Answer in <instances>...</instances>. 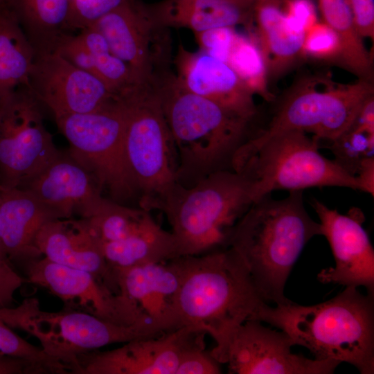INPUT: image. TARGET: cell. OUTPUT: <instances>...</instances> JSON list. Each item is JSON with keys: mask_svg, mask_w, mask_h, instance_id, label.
<instances>
[{"mask_svg": "<svg viewBox=\"0 0 374 374\" xmlns=\"http://www.w3.org/2000/svg\"><path fill=\"white\" fill-rule=\"evenodd\" d=\"M355 177L359 185V190L374 195V157L364 161L360 166Z\"/></svg>", "mask_w": 374, "mask_h": 374, "instance_id": "43", "label": "cell"}, {"mask_svg": "<svg viewBox=\"0 0 374 374\" xmlns=\"http://www.w3.org/2000/svg\"><path fill=\"white\" fill-rule=\"evenodd\" d=\"M319 141L301 131L281 132L238 156L233 169L245 167L251 172L256 201L279 189L336 186L359 190L355 176L320 153Z\"/></svg>", "mask_w": 374, "mask_h": 374, "instance_id": "7", "label": "cell"}, {"mask_svg": "<svg viewBox=\"0 0 374 374\" xmlns=\"http://www.w3.org/2000/svg\"><path fill=\"white\" fill-rule=\"evenodd\" d=\"M101 245L107 262L114 269L166 262L179 257L173 234L162 229L152 217L136 233Z\"/></svg>", "mask_w": 374, "mask_h": 374, "instance_id": "24", "label": "cell"}, {"mask_svg": "<svg viewBox=\"0 0 374 374\" xmlns=\"http://www.w3.org/2000/svg\"><path fill=\"white\" fill-rule=\"evenodd\" d=\"M333 159L355 177L362 163L374 157V96L363 106L352 125L330 142Z\"/></svg>", "mask_w": 374, "mask_h": 374, "instance_id": "28", "label": "cell"}, {"mask_svg": "<svg viewBox=\"0 0 374 374\" xmlns=\"http://www.w3.org/2000/svg\"><path fill=\"white\" fill-rule=\"evenodd\" d=\"M70 0H9L35 55L53 52L67 33Z\"/></svg>", "mask_w": 374, "mask_h": 374, "instance_id": "25", "label": "cell"}, {"mask_svg": "<svg viewBox=\"0 0 374 374\" xmlns=\"http://www.w3.org/2000/svg\"><path fill=\"white\" fill-rule=\"evenodd\" d=\"M215 341L211 355L232 374H330L341 364L292 353L294 344L287 334L256 320L236 326Z\"/></svg>", "mask_w": 374, "mask_h": 374, "instance_id": "11", "label": "cell"}, {"mask_svg": "<svg viewBox=\"0 0 374 374\" xmlns=\"http://www.w3.org/2000/svg\"><path fill=\"white\" fill-rule=\"evenodd\" d=\"M0 355L36 362L46 366L51 374H70L69 366L16 333L0 320Z\"/></svg>", "mask_w": 374, "mask_h": 374, "instance_id": "33", "label": "cell"}, {"mask_svg": "<svg viewBox=\"0 0 374 374\" xmlns=\"http://www.w3.org/2000/svg\"><path fill=\"white\" fill-rule=\"evenodd\" d=\"M124 0H70L67 30H82L118 7Z\"/></svg>", "mask_w": 374, "mask_h": 374, "instance_id": "35", "label": "cell"}, {"mask_svg": "<svg viewBox=\"0 0 374 374\" xmlns=\"http://www.w3.org/2000/svg\"><path fill=\"white\" fill-rule=\"evenodd\" d=\"M302 57L319 60H339L341 45L335 31L324 22H316L305 33Z\"/></svg>", "mask_w": 374, "mask_h": 374, "instance_id": "34", "label": "cell"}, {"mask_svg": "<svg viewBox=\"0 0 374 374\" xmlns=\"http://www.w3.org/2000/svg\"><path fill=\"white\" fill-rule=\"evenodd\" d=\"M0 238L8 258L26 263L39 258L36 235L60 216L24 189L0 188Z\"/></svg>", "mask_w": 374, "mask_h": 374, "instance_id": "20", "label": "cell"}, {"mask_svg": "<svg viewBox=\"0 0 374 374\" xmlns=\"http://www.w3.org/2000/svg\"><path fill=\"white\" fill-rule=\"evenodd\" d=\"M35 51L9 7H0V107L19 89H29Z\"/></svg>", "mask_w": 374, "mask_h": 374, "instance_id": "23", "label": "cell"}, {"mask_svg": "<svg viewBox=\"0 0 374 374\" xmlns=\"http://www.w3.org/2000/svg\"><path fill=\"white\" fill-rule=\"evenodd\" d=\"M226 63L252 93L267 101L274 100L268 89L265 61L257 42L235 34Z\"/></svg>", "mask_w": 374, "mask_h": 374, "instance_id": "32", "label": "cell"}, {"mask_svg": "<svg viewBox=\"0 0 374 374\" xmlns=\"http://www.w3.org/2000/svg\"><path fill=\"white\" fill-rule=\"evenodd\" d=\"M242 6L253 9L256 3L260 0H231Z\"/></svg>", "mask_w": 374, "mask_h": 374, "instance_id": "44", "label": "cell"}, {"mask_svg": "<svg viewBox=\"0 0 374 374\" xmlns=\"http://www.w3.org/2000/svg\"><path fill=\"white\" fill-rule=\"evenodd\" d=\"M302 190L280 199L267 194L238 220L226 247L241 257L265 301L291 302L284 295L288 276L306 244L322 235L320 222L307 212Z\"/></svg>", "mask_w": 374, "mask_h": 374, "instance_id": "1", "label": "cell"}, {"mask_svg": "<svg viewBox=\"0 0 374 374\" xmlns=\"http://www.w3.org/2000/svg\"><path fill=\"white\" fill-rule=\"evenodd\" d=\"M120 98L126 114L125 154L140 207L147 209L177 182L175 148L159 102L136 89Z\"/></svg>", "mask_w": 374, "mask_h": 374, "instance_id": "9", "label": "cell"}, {"mask_svg": "<svg viewBox=\"0 0 374 374\" xmlns=\"http://www.w3.org/2000/svg\"><path fill=\"white\" fill-rule=\"evenodd\" d=\"M26 273L28 282L60 299L64 309L90 314L118 325H136L164 332L129 298L113 292L89 271L54 262L44 256L28 262Z\"/></svg>", "mask_w": 374, "mask_h": 374, "instance_id": "13", "label": "cell"}, {"mask_svg": "<svg viewBox=\"0 0 374 374\" xmlns=\"http://www.w3.org/2000/svg\"><path fill=\"white\" fill-rule=\"evenodd\" d=\"M39 105L24 88L0 107V188L21 187L60 153Z\"/></svg>", "mask_w": 374, "mask_h": 374, "instance_id": "12", "label": "cell"}, {"mask_svg": "<svg viewBox=\"0 0 374 374\" xmlns=\"http://www.w3.org/2000/svg\"><path fill=\"white\" fill-rule=\"evenodd\" d=\"M361 37L374 39V0H345Z\"/></svg>", "mask_w": 374, "mask_h": 374, "instance_id": "40", "label": "cell"}, {"mask_svg": "<svg viewBox=\"0 0 374 374\" xmlns=\"http://www.w3.org/2000/svg\"><path fill=\"white\" fill-rule=\"evenodd\" d=\"M54 51L76 68L98 77L93 57L78 35L66 34Z\"/></svg>", "mask_w": 374, "mask_h": 374, "instance_id": "37", "label": "cell"}, {"mask_svg": "<svg viewBox=\"0 0 374 374\" xmlns=\"http://www.w3.org/2000/svg\"><path fill=\"white\" fill-rule=\"evenodd\" d=\"M35 244L50 260L93 274L116 293H120L115 269L107 262L101 242L82 218H60L45 224Z\"/></svg>", "mask_w": 374, "mask_h": 374, "instance_id": "18", "label": "cell"}, {"mask_svg": "<svg viewBox=\"0 0 374 374\" xmlns=\"http://www.w3.org/2000/svg\"><path fill=\"white\" fill-rule=\"evenodd\" d=\"M40 363L19 357L0 355V374H48Z\"/></svg>", "mask_w": 374, "mask_h": 374, "instance_id": "42", "label": "cell"}, {"mask_svg": "<svg viewBox=\"0 0 374 374\" xmlns=\"http://www.w3.org/2000/svg\"><path fill=\"white\" fill-rule=\"evenodd\" d=\"M220 365L205 349L203 339L184 353L175 374H219L222 373Z\"/></svg>", "mask_w": 374, "mask_h": 374, "instance_id": "36", "label": "cell"}, {"mask_svg": "<svg viewBox=\"0 0 374 374\" xmlns=\"http://www.w3.org/2000/svg\"><path fill=\"white\" fill-rule=\"evenodd\" d=\"M311 204L335 260V267L318 274V280L345 287L363 286L368 294L374 295V249L363 227L365 217L362 210L353 207L344 215L316 199Z\"/></svg>", "mask_w": 374, "mask_h": 374, "instance_id": "16", "label": "cell"}, {"mask_svg": "<svg viewBox=\"0 0 374 374\" xmlns=\"http://www.w3.org/2000/svg\"><path fill=\"white\" fill-rule=\"evenodd\" d=\"M205 335L183 326L127 341L116 349L82 353L75 357L71 374H175L184 353Z\"/></svg>", "mask_w": 374, "mask_h": 374, "instance_id": "14", "label": "cell"}, {"mask_svg": "<svg viewBox=\"0 0 374 374\" xmlns=\"http://www.w3.org/2000/svg\"><path fill=\"white\" fill-rule=\"evenodd\" d=\"M176 17L197 32L232 27L246 21L253 9L231 0H175Z\"/></svg>", "mask_w": 374, "mask_h": 374, "instance_id": "29", "label": "cell"}, {"mask_svg": "<svg viewBox=\"0 0 374 374\" xmlns=\"http://www.w3.org/2000/svg\"><path fill=\"white\" fill-rule=\"evenodd\" d=\"M0 202H1V195H0ZM0 258L4 259V260H9L6 253V251L4 249L1 238H0Z\"/></svg>", "mask_w": 374, "mask_h": 374, "instance_id": "45", "label": "cell"}, {"mask_svg": "<svg viewBox=\"0 0 374 374\" xmlns=\"http://www.w3.org/2000/svg\"><path fill=\"white\" fill-rule=\"evenodd\" d=\"M78 35L93 57L98 77L114 94L120 96L134 88L132 84L136 74L112 52L101 33L89 28L81 30Z\"/></svg>", "mask_w": 374, "mask_h": 374, "instance_id": "31", "label": "cell"}, {"mask_svg": "<svg viewBox=\"0 0 374 374\" xmlns=\"http://www.w3.org/2000/svg\"><path fill=\"white\" fill-rule=\"evenodd\" d=\"M162 108L177 158V181L184 186L233 170L235 154L253 136V119L189 91Z\"/></svg>", "mask_w": 374, "mask_h": 374, "instance_id": "5", "label": "cell"}, {"mask_svg": "<svg viewBox=\"0 0 374 374\" xmlns=\"http://www.w3.org/2000/svg\"><path fill=\"white\" fill-rule=\"evenodd\" d=\"M246 168L213 172L190 186L176 183L148 208L166 216L179 256L226 247L231 231L256 201Z\"/></svg>", "mask_w": 374, "mask_h": 374, "instance_id": "4", "label": "cell"}, {"mask_svg": "<svg viewBox=\"0 0 374 374\" xmlns=\"http://www.w3.org/2000/svg\"><path fill=\"white\" fill-rule=\"evenodd\" d=\"M114 269L120 293L154 326L165 332L183 327L176 311L179 277L173 259Z\"/></svg>", "mask_w": 374, "mask_h": 374, "instance_id": "19", "label": "cell"}, {"mask_svg": "<svg viewBox=\"0 0 374 374\" xmlns=\"http://www.w3.org/2000/svg\"><path fill=\"white\" fill-rule=\"evenodd\" d=\"M20 188L54 211L60 218L89 217L105 197L91 175L69 154L60 153Z\"/></svg>", "mask_w": 374, "mask_h": 374, "instance_id": "17", "label": "cell"}, {"mask_svg": "<svg viewBox=\"0 0 374 374\" xmlns=\"http://www.w3.org/2000/svg\"><path fill=\"white\" fill-rule=\"evenodd\" d=\"M256 320L280 329L317 359L346 362L362 374L374 373V295L346 287L313 305L265 303Z\"/></svg>", "mask_w": 374, "mask_h": 374, "instance_id": "2", "label": "cell"}, {"mask_svg": "<svg viewBox=\"0 0 374 374\" xmlns=\"http://www.w3.org/2000/svg\"><path fill=\"white\" fill-rule=\"evenodd\" d=\"M258 43L263 55L269 79L285 73L302 57L304 33L288 24L280 0H260L254 7Z\"/></svg>", "mask_w": 374, "mask_h": 374, "instance_id": "21", "label": "cell"}, {"mask_svg": "<svg viewBox=\"0 0 374 374\" xmlns=\"http://www.w3.org/2000/svg\"><path fill=\"white\" fill-rule=\"evenodd\" d=\"M17 328L35 337L48 354L69 367L70 374L75 357L80 353L163 334L143 326L116 324L75 310L43 311L34 298L29 299Z\"/></svg>", "mask_w": 374, "mask_h": 374, "instance_id": "10", "label": "cell"}, {"mask_svg": "<svg viewBox=\"0 0 374 374\" xmlns=\"http://www.w3.org/2000/svg\"><path fill=\"white\" fill-rule=\"evenodd\" d=\"M310 78L299 82L276 103L267 125L256 132L238 151L245 153L271 136L297 130L312 134L319 141L332 142L354 122L365 103L374 96L371 80L335 84Z\"/></svg>", "mask_w": 374, "mask_h": 374, "instance_id": "6", "label": "cell"}, {"mask_svg": "<svg viewBox=\"0 0 374 374\" xmlns=\"http://www.w3.org/2000/svg\"><path fill=\"white\" fill-rule=\"evenodd\" d=\"M152 216L142 208H131L105 198L84 220L101 243L122 240L139 231ZM83 219V218H82Z\"/></svg>", "mask_w": 374, "mask_h": 374, "instance_id": "30", "label": "cell"}, {"mask_svg": "<svg viewBox=\"0 0 374 374\" xmlns=\"http://www.w3.org/2000/svg\"><path fill=\"white\" fill-rule=\"evenodd\" d=\"M141 17L129 0L124 1L91 27L106 39L112 52L124 61L136 74L143 60V42L140 33Z\"/></svg>", "mask_w": 374, "mask_h": 374, "instance_id": "26", "label": "cell"}, {"mask_svg": "<svg viewBox=\"0 0 374 374\" xmlns=\"http://www.w3.org/2000/svg\"><path fill=\"white\" fill-rule=\"evenodd\" d=\"M235 35L231 27H221L201 32L200 39L207 54L226 63Z\"/></svg>", "mask_w": 374, "mask_h": 374, "instance_id": "39", "label": "cell"}, {"mask_svg": "<svg viewBox=\"0 0 374 374\" xmlns=\"http://www.w3.org/2000/svg\"><path fill=\"white\" fill-rule=\"evenodd\" d=\"M29 90L55 118L98 110L118 97L98 77L76 68L55 51L35 55Z\"/></svg>", "mask_w": 374, "mask_h": 374, "instance_id": "15", "label": "cell"}, {"mask_svg": "<svg viewBox=\"0 0 374 374\" xmlns=\"http://www.w3.org/2000/svg\"><path fill=\"white\" fill-rule=\"evenodd\" d=\"M189 91L208 98L241 116L253 119V93L229 65L208 54L197 57L186 78Z\"/></svg>", "mask_w": 374, "mask_h": 374, "instance_id": "22", "label": "cell"}, {"mask_svg": "<svg viewBox=\"0 0 374 374\" xmlns=\"http://www.w3.org/2000/svg\"><path fill=\"white\" fill-rule=\"evenodd\" d=\"M55 119L69 143L71 157L91 175L110 199L124 204L139 194L125 151L126 114L120 98L92 112Z\"/></svg>", "mask_w": 374, "mask_h": 374, "instance_id": "8", "label": "cell"}, {"mask_svg": "<svg viewBox=\"0 0 374 374\" xmlns=\"http://www.w3.org/2000/svg\"><path fill=\"white\" fill-rule=\"evenodd\" d=\"M179 277L176 311L182 326L216 340L256 320L265 304L246 264L231 247L173 258Z\"/></svg>", "mask_w": 374, "mask_h": 374, "instance_id": "3", "label": "cell"}, {"mask_svg": "<svg viewBox=\"0 0 374 374\" xmlns=\"http://www.w3.org/2000/svg\"><path fill=\"white\" fill-rule=\"evenodd\" d=\"M5 0H0V3L3 5L5 3Z\"/></svg>", "mask_w": 374, "mask_h": 374, "instance_id": "46", "label": "cell"}, {"mask_svg": "<svg viewBox=\"0 0 374 374\" xmlns=\"http://www.w3.org/2000/svg\"><path fill=\"white\" fill-rule=\"evenodd\" d=\"M24 282L8 260L0 258V308H11L14 295Z\"/></svg>", "mask_w": 374, "mask_h": 374, "instance_id": "41", "label": "cell"}, {"mask_svg": "<svg viewBox=\"0 0 374 374\" xmlns=\"http://www.w3.org/2000/svg\"><path fill=\"white\" fill-rule=\"evenodd\" d=\"M319 7L323 22L339 39L340 62L359 79L371 80V55L362 42L346 1L319 0Z\"/></svg>", "mask_w": 374, "mask_h": 374, "instance_id": "27", "label": "cell"}, {"mask_svg": "<svg viewBox=\"0 0 374 374\" xmlns=\"http://www.w3.org/2000/svg\"><path fill=\"white\" fill-rule=\"evenodd\" d=\"M285 17L295 30L304 33L316 22V7L312 0H282Z\"/></svg>", "mask_w": 374, "mask_h": 374, "instance_id": "38", "label": "cell"}]
</instances>
